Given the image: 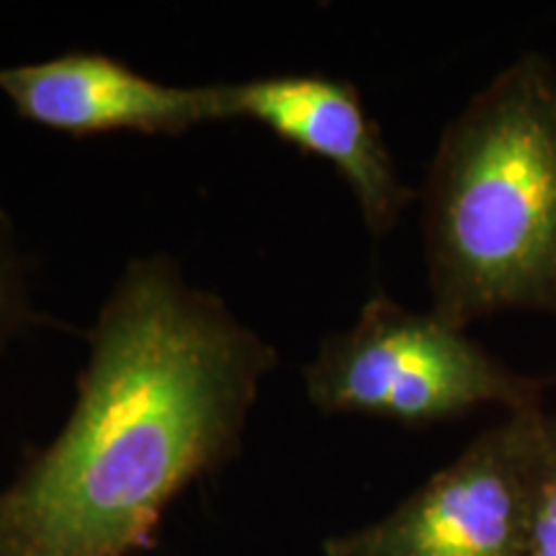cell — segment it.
<instances>
[{"label": "cell", "instance_id": "6da1fadb", "mask_svg": "<svg viewBox=\"0 0 556 556\" xmlns=\"http://www.w3.org/2000/svg\"><path fill=\"white\" fill-rule=\"evenodd\" d=\"M65 426L0 490V556H137L238 456L276 348L170 255L131 258L88 332Z\"/></svg>", "mask_w": 556, "mask_h": 556}, {"label": "cell", "instance_id": "7a4b0ae2", "mask_svg": "<svg viewBox=\"0 0 556 556\" xmlns=\"http://www.w3.org/2000/svg\"><path fill=\"white\" fill-rule=\"evenodd\" d=\"M433 312L454 328L507 309L556 317V70L526 52L443 129L428 170Z\"/></svg>", "mask_w": 556, "mask_h": 556}, {"label": "cell", "instance_id": "3957f363", "mask_svg": "<svg viewBox=\"0 0 556 556\" xmlns=\"http://www.w3.org/2000/svg\"><path fill=\"white\" fill-rule=\"evenodd\" d=\"M325 415H374L405 428L456 420L484 405L541 407L544 381L513 371L435 312L371 296L351 328L328 336L304 368Z\"/></svg>", "mask_w": 556, "mask_h": 556}, {"label": "cell", "instance_id": "277c9868", "mask_svg": "<svg viewBox=\"0 0 556 556\" xmlns=\"http://www.w3.org/2000/svg\"><path fill=\"white\" fill-rule=\"evenodd\" d=\"M544 409L507 413L377 523L338 533L325 556H526Z\"/></svg>", "mask_w": 556, "mask_h": 556}, {"label": "cell", "instance_id": "5b68a950", "mask_svg": "<svg viewBox=\"0 0 556 556\" xmlns=\"http://www.w3.org/2000/svg\"><path fill=\"white\" fill-rule=\"evenodd\" d=\"M227 119H250L291 148L323 157L356 197L368 232L384 238L413 204L379 124L358 88L330 75H268L222 83Z\"/></svg>", "mask_w": 556, "mask_h": 556}, {"label": "cell", "instance_id": "8992f818", "mask_svg": "<svg viewBox=\"0 0 556 556\" xmlns=\"http://www.w3.org/2000/svg\"><path fill=\"white\" fill-rule=\"evenodd\" d=\"M0 93L21 119L67 137H178L201 124L227 122L222 83L168 86L101 52L0 67Z\"/></svg>", "mask_w": 556, "mask_h": 556}, {"label": "cell", "instance_id": "52a82bcc", "mask_svg": "<svg viewBox=\"0 0 556 556\" xmlns=\"http://www.w3.org/2000/svg\"><path fill=\"white\" fill-rule=\"evenodd\" d=\"M39 315L31 304L29 281H26L24 255L9 214L0 208V356L13 338L29 330Z\"/></svg>", "mask_w": 556, "mask_h": 556}, {"label": "cell", "instance_id": "ba28073f", "mask_svg": "<svg viewBox=\"0 0 556 556\" xmlns=\"http://www.w3.org/2000/svg\"><path fill=\"white\" fill-rule=\"evenodd\" d=\"M526 556H556V417L544 415Z\"/></svg>", "mask_w": 556, "mask_h": 556}]
</instances>
